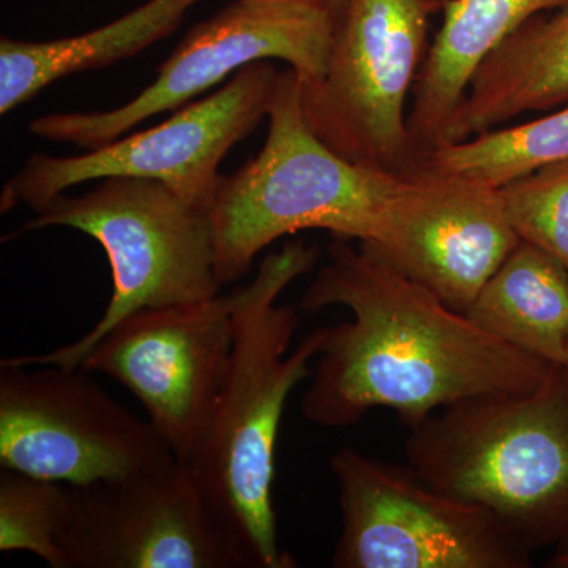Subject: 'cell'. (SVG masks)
<instances>
[{
    "label": "cell",
    "instance_id": "6",
    "mask_svg": "<svg viewBox=\"0 0 568 568\" xmlns=\"http://www.w3.org/2000/svg\"><path fill=\"white\" fill-rule=\"evenodd\" d=\"M439 0H349L324 73L302 82L313 133L351 162L405 174L418 163L407 114Z\"/></svg>",
    "mask_w": 568,
    "mask_h": 568
},
{
    "label": "cell",
    "instance_id": "17",
    "mask_svg": "<svg viewBox=\"0 0 568 568\" xmlns=\"http://www.w3.org/2000/svg\"><path fill=\"white\" fill-rule=\"evenodd\" d=\"M466 315L496 338L551 365L568 357V272L521 241L485 283Z\"/></svg>",
    "mask_w": 568,
    "mask_h": 568
},
{
    "label": "cell",
    "instance_id": "16",
    "mask_svg": "<svg viewBox=\"0 0 568 568\" xmlns=\"http://www.w3.org/2000/svg\"><path fill=\"white\" fill-rule=\"evenodd\" d=\"M203 0H148L118 20L55 40L0 39V114L18 110L55 81L132 59L178 31Z\"/></svg>",
    "mask_w": 568,
    "mask_h": 568
},
{
    "label": "cell",
    "instance_id": "24",
    "mask_svg": "<svg viewBox=\"0 0 568 568\" xmlns=\"http://www.w3.org/2000/svg\"><path fill=\"white\" fill-rule=\"evenodd\" d=\"M440 2H443V0H440Z\"/></svg>",
    "mask_w": 568,
    "mask_h": 568
},
{
    "label": "cell",
    "instance_id": "22",
    "mask_svg": "<svg viewBox=\"0 0 568 568\" xmlns=\"http://www.w3.org/2000/svg\"><path fill=\"white\" fill-rule=\"evenodd\" d=\"M548 567L552 568H568V538L559 545L556 555L549 559Z\"/></svg>",
    "mask_w": 568,
    "mask_h": 568
},
{
    "label": "cell",
    "instance_id": "13",
    "mask_svg": "<svg viewBox=\"0 0 568 568\" xmlns=\"http://www.w3.org/2000/svg\"><path fill=\"white\" fill-rule=\"evenodd\" d=\"M407 174L409 193L383 241L372 245L440 301L466 313L521 242L503 192L422 163Z\"/></svg>",
    "mask_w": 568,
    "mask_h": 568
},
{
    "label": "cell",
    "instance_id": "1",
    "mask_svg": "<svg viewBox=\"0 0 568 568\" xmlns=\"http://www.w3.org/2000/svg\"><path fill=\"white\" fill-rule=\"evenodd\" d=\"M331 306L353 320L325 327L302 398L306 420L327 428L377 407L413 428L463 399L534 390L552 366L488 334L365 242L335 239L298 310Z\"/></svg>",
    "mask_w": 568,
    "mask_h": 568
},
{
    "label": "cell",
    "instance_id": "19",
    "mask_svg": "<svg viewBox=\"0 0 568 568\" xmlns=\"http://www.w3.org/2000/svg\"><path fill=\"white\" fill-rule=\"evenodd\" d=\"M63 485L2 469L0 551L32 552L51 568H67L61 536L70 521L71 491Z\"/></svg>",
    "mask_w": 568,
    "mask_h": 568
},
{
    "label": "cell",
    "instance_id": "21",
    "mask_svg": "<svg viewBox=\"0 0 568 568\" xmlns=\"http://www.w3.org/2000/svg\"><path fill=\"white\" fill-rule=\"evenodd\" d=\"M306 3L317 7V9L324 10L325 13L331 14L334 18L335 24L342 20L343 14L349 6V0H304Z\"/></svg>",
    "mask_w": 568,
    "mask_h": 568
},
{
    "label": "cell",
    "instance_id": "11",
    "mask_svg": "<svg viewBox=\"0 0 568 568\" xmlns=\"http://www.w3.org/2000/svg\"><path fill=\"white\" fill-rule=\"evenodd\" d=\"M233 294L141 310L97 343L78 368L121 383L179 462L211 418L233 349Z\"/></svg>",
    "mask_w": 568,
    "mask_h": 568
},
{
    "label": "cell",
    "instance_id": "23",
    "mask_svg": "<svg viewBox=\"0 0 568 568\" xmlns=\"http://www.w3.org/2000/svg\"><path fill=\"white\" fill-rule=\"evenodd\" d=\"M567 368H568V357H567V364H566Z\"/></svg>",
    "mask_w": 568,
    "mask_h": 568
},
{
    "label": "cell",
    "instance_id": "14",
    "mask_svg": "<svg viewBox=\"0 0 568 568\" xmlns=\"http://www.w3.org/2000/svg\"><path fill=\"white\" fill-rule=\"evenodd\" d=\"M568 0H443V24L429 43L410 95L409 132L418 155L446 145L470 78L488 54L530 18Z\"/></svg>",
    "mask_w": 568,
    "mask_h": 568
},
{
    "label": "cell",
    "instance_id": "4",
    "mask_svg": "<svg viewBox=\"0 0 568 568\" xmlns=\"http://www.w3.org/2000/svg\"><path fill=\"white\" fill-rule=\"evenodd\" d=\"M302 81L280 71L263 149L223 175L211 222L219 282L252 271L257 254L302 231L379 244L409 193V174L351 162L313 133L301 104Z\"/></svg>",
    "mask_w": 568,
    "mask_h": 568
},
{
    "label": "cell",
    "instance_id": "12",
    "mask_svg": "<svg viewBox=\"0 0 568 568\" xmlns=\"http://www.w3.org/2000/svg\"><path fill=\"white\" fill-rule=\"evenodd\" d=\"M70 491L67 568H239L189 463Z\"/></svg>",
    "mask_w": 568,
    "mask_h": 568
},
{
    "label": "cell",
    "instance_id": "3",
    "mask_svg": "<svg viewBox=\"0 0 568 568\" xmlns=\"http://www.w3.org/2000/svg\"><path fill=\"white\" fill-rule=\"evenodd\" d=\"M422 480L481 507L530 555L568 538V368L534 390L474 396L409 428Z\"/></svg>",
    "mask_w": 568,
    "mask_h": 568
},
{
    "label": "cell",
    "instance_id": "20",
    "mask_svg": "<svg viewBox=\"0 0 568 568\" xmlns=\"http://www.w3.org/2000/svg\"><path fill=\"white\" fill-rule=\"evenodd\" d=\"M500 192L519 239L547 252L568 272V162L523 175Z\"/></svg>",
    "mask_w": 568,
    "mask_h": 568
},
{
    "label": "cell",
    "instance_id": "10",
    "mask_svg": "<svg viewBox=\"0 0 568 568\" xmlns=\"http://www.w3.org/2000/svg\"><path fill=\"white\" fill-rule=\"evenodd\" d=\"M0 364V466L67 487L133 476L178 459L149 420L82 368Z\"/></svg>",
    "mask_w": 568,
    "mask_h": 568
},
{
    "label": "cell",
    "instance_id": "18",
    "mask_svg": "<svg viewBox=\"0 0 568 568\" xmlns=\"http://www.w3.org/2000/svg\"><path fill=\"white\" fill-rule=\"evenodd\" d=\"M568 162V103L532 121L504 125L422 153L418 163L466 181L500 186Z\"/></svg>",
    "mask_w": 568,
    "mask_h": 568
},
{
    "label": "cell",
    "instance_id": "2",
    "mask_svg": "<svg viewBox=\"0 0 568 568\" xmlns=\"http://www.w3.org/2000/svg\"><path fill=\"white\" fill-rule=\"evenodd\" d=\"M317 250L291 241L268 253L256 276L233 291V349L211 418L189 466L239 568H293L280 548L275 452L287 398L323 346L325 327L302 338L298 306L278 297L315 267Z\"/></svg>",
    "mask_w": 568,
    "mask_h": 568
},
{
    "label": "cell",
    "instance_id": "5",
    "mask_svg": "<svg viewBox=\"0 0 568 568\" xmlns=\"http://www.w3.org/2000/svg\"><path fill=\"white\" fill-rule=\"evenodd\" d=\"M33 213L17 234L70 227L99 242L110 261L112 295L99 323L77 342L47 354L7 357L0 364L78 368L125 317L220 294L211 215L166 183L102 179L91 192L59 194Z\"/></svg>",
    "mask_w": 568,
    "mask_h": 568
},
{
    "label": "cell",
    "instance_id": "15",
    "mask_svg": "<svg viewBox=\"0 0 568 568\" xmlns=\"http://www.w3.org/2000/svg\"><path fill=\"white\" fill-rule=\"evenodd\" d=\"M568 103V6L530 18L470 78L447 144Z\"/></svg>",
    "mask_w": 568,
    "mask_h": 568
},
{
    "label": "cell",
    "instance_id": "8",
    "mask_svg": "<svg viewBox=\"0 0 568 568\" xmlns=\"http://www.w3.org/2000/svg\"><path fill=\"white\" fill-rule=\"evenodd\" d=\"M280 70L257 62L219 91L185 104L170 119L77 156L36 152L3 185L0 212L29 205L33 212L84 182L108 178L166 183L190 203L211 212L227 152L252 134L274 102Z\"/></svg>",
    "mask_w": 568,
    "mask_h": 568
},
{
    "label": "cell",
    "instance_id": "7",
    "mask_svg": "<svg viewBox=\"0 0 568 568\" xmlns=\"http://www.w3.org/2000/svg\"><path fill=\"white\" fill-rule=\"evenodd\" d=\"M334 31V18L304 0H234L193 26L155 80L130 102L108 111L40 115L29 132L92 151L153 115L192 103L253 63L284 62L302 82L315 81L324 73Z\"/></svg>",
    "mask_w": 568,
    "mask_h": 568
},
{
    "label": "cell",
    "instance_id": "9",
    "mask_svg": "<svg viewBox=\"0 0 568 568\" xmlns=\"http://www.w3.org/2000/svg\"><path fill=\"white\" fill-rule=\"evenodd\" d=\"M343 528L335 568H529L530 552L481 507L407 467L345 447L331 459Z\"/></svg>",
    "mask_w": 568,
    "mask_h": 568
}]
</instances>
